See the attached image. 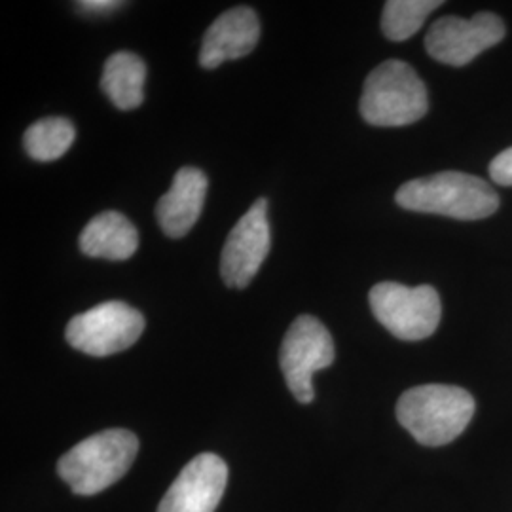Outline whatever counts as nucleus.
Here are the masks:
<instances>
[{"instance_id": "423d86ee", "label": "nucleus", "mask_w": 512, "mask_h": 512, "mask_svg": "<svg viewBox=\"0 0 512 512\" xmlns=\"http://www.w3.org/2000/svg\"><path fill=\"white\" fill-rule=\"evenodd\" d=\"M145 330L143 313L126 302L110 300L92 310L74 315L65 338L74 349L92 355L109 357L131 348Z\"/></svg>"}, {"instance_id": "39448f33", "label": "nucleus", "mask_w": 512, "mask_h": 512, "mask_svg": "<svg viewBox=\"0 0 512 512\" xmlns=\"http://www.w3.org/2000/svg\"><path fill=\"white\" fill-rule=\"evenodd\" d=\"M368 300L374 317L404 342L425 340L439 327L442 306L431 285L406 287L384 281L372 287Z\"/></svg>"}, {"instance_id": "ddd939ff", "label": "nucleus", "mask_w": 512, "mask_h": 512, "mask_svg": "<svg viewBox=\"0 0 512 512\" xmlns=\"http://www.w3.org/2000/svg\"><path fill=\"white\" fill-rule=\"evenodd\" d=\"M139 247V232L128 217L105 211L93 217L80 234V249L92 258L128 260Z\"/></svg>"}, {"instance_id": "9d476101", "label": "nucleus", "mask_w": 512, "mask_h": 512, "mask_svg": "<svg viewBox=\"0 0 512 512\" xmlns=\"http://www.w3.org/2000/svg\"><path fill=\"white\" fill-rule=\"evenodd\" d=\"M228 482V467L217 454H200L165 492L158 512H215Z\"/></svg>"}, {"instance_id": "f3484780", "label": "nucleus", "mask_w": 512, "mask_h": 512, "mask_svg": "<svg viewBox=\"0 0 512 512\" xmlns=\"http://www.w3.org/2000/svg\"><path fill=\"white\" fill-rule=\"evenodd\" d=\"M490 175L501 186H512V147L497 154L490 164Z\"/></svg>"}, {"instance_id": "2eb2a0df", "label": "nucleus", "mask_w": 512, "mask_h": 512, "mask_svg": "<svg viewBox=\"0 0 512 512\" xmlns=\"http://www.w3.org/2000/svg\"><path fill=\"white\" fill-rule=\"evenodd\" d=\"M76 129L73 122L61 116H50L35 122L23 135L25 152L37 162H54L73 147Z\"/></svg>"}, {"instance_id": "7ed1b4c3", "label": "nucleus", "mask_w": 512, "mask_h": 512, "mask_svg": "<svg viewBox=\"0 0 512 512\" xmlns=\"http://www.w3.org/2000/svg\"><path fill=\"white\" fill-rule=\"evenodd\" d=\"M139 439L128 429H107L78 442L57 463L76 495H95L126 475L137 458Z\"/></svg>"}, {"instance_id": "f03ea898", "label": "nucleus", "mask_w": 512, "mask_h": 512, "mask_svg": "<svg viewBox=\"0 0 512 512\" xmlns=\"http://www.w3.org/2000/svg\"><path fill=\"white\" fill-rule=\"evenodd\" d=\"M395 202L408 211L458 220L486 219L499 207V198L490 184L459 171H442L403 184Z\"/></svg>"}, {"instance_id": "1a4fd4ad", "label": "nucleus", "mask_w": 512, "mask_h": 512, "mask_svg": "<svg viewBox=\"0 0 512 512\" xmlns=\"http://www.w3.org/2000/svg\"><path fill=\"white\" fill-rule=\"evenodd\" d=\"M270 253L268 200H256L251 209L230 230L222 256L220 275L230 289H245L258 274Z\"/></svg>"}, {"instance_id": "f257e3e1", "label": "nucleus", "mask_w": 512, "mask_h": 512, "mask_svg": "<svg viewBox=\"0 0 512 512\" xmlns=\"http://www.w3.org/2000/svg\"><path fill=\"white\" fill-rule=\"evenodd\" d=\"M475 416V399L458 385H418L401 395L397 418L423 446H444L467 429Z\"/></svg>"}, {"instance_id": "4468645a", "label": "nucleus", "mask_w": 512, "mask_h": 512, "mask_svg": "<svg viewBox=\"0 0 512 512\" xmlns=\"http://www.w3.org/2000/svg\"><path fill=\"white\" fill-rule=\"evenodd\" d=\"M147 65L133 52L110 55L101 76V90L110 103L120 110H133L145 101Z\"/></svg>"}, {"instance_id": "0eeeda50", "label": "nucleus", "mask_w": 512, "mask_h": 512, "mask_svg": "<svg viewBox=\"0 0 512 512\" xmlns=\"http://www.w3.org/2000/svg\"><path fill=\"white\" fill-rule=\"evenodd\" d=\"M334 355L332 336L317 317L300 315L294 319L281 344L279 365L298 403H313V374L329 368L334 363Z\"/></svg>"}, {"instance_id": "f8f14e48", "label": "nucleus", "mask_w": 512, "mask_h": 512, "mask_svg": "<svg viewBox=\"0 0 512 512\" xmlns=\"http://www.w3.org/2000/svg\"><path fill=\"white\" fill-rule=\"evenodd\" d=\"M207 196V175L198 167H183L156 205V219L167 238L186 236L200 219Z\"/></svg>"}, {"instance_id": "20e7f679", "label": "nucleus", "mask_w": 512, "mask_h": 512, "mask_svg": "<svg viewBox=\"0 0 512 512\" xmlns=\"http://www.w3.org/2000/svg\"><path fill=\"white\" fill-rule=\"evenodd\" d=\"M359 107L370 126L403 128L427 114L429 95L408 63L389 59L366 76Z\"/></svg>"}, {"instance_id": "dca6fc26", "label": "nucleus", "mask_w": 512, "mask_h": 512, "mask_svg": "<svg viewBox=\"0 0 512 512\" xmlns=\"http://www.w3.org/2000/svg\"><path fill=\"white\" fill-rule=\"evenodd\" d=\"M440 0H389L385 2L382 29L385 37L403 42L414 37L437 8Z\"/></svg>"}, {"instance_id": "a211bd4d", "label": "nucleus", "mask_w": 512, "mask_h": 512, "mask_svg": "<svg viewBox=\"0 0 512 512\" xmlns=\"http://www.w3.org/2000/svg\"><path fill=\"white\" fill-rule=\"evenodd\" d=\"M84 14H110L124 6V2L118 0H82L74 4Z\"/></svg>"}, {"instance_id": "9b49d317", "label": "nucleus", "mask_w": 512, "mask_h": 512, "mask_svg": "<svg viewBox=\"0 0 512 512\" xmlns=\"http://www.w3.org/2000/svg\"><path fill=\"white\" fill-rule=\"evenodd\" d=\"M260 38V19L253 8H230L211 23L202 40L200 65L217 69L226 61L251 54Z\"/></svg>"}, {"instance_id": "6e6552de", "label": "nucleus", "mask_w": 512, "mask_h": 512, "mask_svg": "<svg viewBox=\"0 0 512 512\" xmlns=\"http://www.w3.org/2000/svg\"><path fill=\"white\" fill-rule=\"evenodd\" d=\"M505 37V23L492 12H478L471 19L446 16L431 25L425 50L439 63L463 67L476 55L499 44Z\"/></svg>"}]
</instances>
